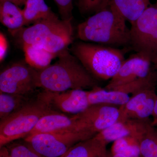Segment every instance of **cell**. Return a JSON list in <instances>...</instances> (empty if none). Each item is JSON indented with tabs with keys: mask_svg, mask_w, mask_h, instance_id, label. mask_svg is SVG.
Masks as SVG:
<instances>
[{
	"mask_svg": "<svg viewBox=\"0 0 157 157\" xmlns=\"http://www.w3.org/2000/svg\"><path fill=\"white\" fill-rule=\"evenodd\" d=\"M26 63L37 70L46 68L54 59L58 56L46 49L35 45L23 44Z\"/></svg>",
	"mask_w": 157,
	"mask_h": 157,
	"instance_id": "ac0fdd59",
	"label": "cell"
},
{
	"mask_svg": "<svg viewBox=\"0 0 157 157\" xmlns=\"http://www.w3.org/2000/svg\"><path fill=\"white\" fill-rule=\"evenodd\" d=\"M22 11L25 25L35 23L54 14L45 0H26Z\"/></svg>",
	"mask_w": 157,
	"mask_h": 157,
	"instance_id": "ffe728a7",
	"label": "cell"
},
{
	"mask_svg": "<svg viewBox=\"0 0 157 157\" xmlns=\"http://www.w3.org/2000/svg\"><path fill=\"white\" fill-rule=\"evenodd\" d=\"M88 100L90 105L97 104L120 107L125 105L130 99L128 94L115 90H107L96 86L87 91Z\"/></svg>",
	"mask_w": 157,
	"mask_h": 157,
	"instance_id": "e0dca14e",
	"label": "cell"
},
{
	"mask_svg": "<svg viewBox=\"0 0 157 157\" xmlns=\"http://www.w3.org/2000/svg\"><path fill=\"white\" fill-rule=\"evenodd\" d=\"M157 99L156 88L147 89L132 95L126 104L120 107L118 121L148 119L152 114Z\"/></svg>",
	"mask_w": 157,
	"mask_h": 157,
	"instance_id": "9c48e42d",
	"label": "cell"
},
{
	"mask_svg": "<svg viewBox=\"0 0 157 157\" xmlns=\"http://www.w3.org/2000/svg\"><path fill=\"white\" fill-rule=\"evenodd\" d=\"M45 91L54 109L63 113L75 115L90 106L87 91L76 89L60 92Z\"/></svg>",
	"mask_w": 157,
	"mask_h": 157,
	"instance_id": "7c38bea8",
	"label": "cell"
},
{
	"mask_svg": "<svg viewBox=\"0 0 157 157\" xmlns=\"http://www.w3.org/2000/svg\"><path fill=\"white\" fill-rule=\"evenodd\" d=\"M39 87V71L27 63H16L0 74V93L28 97Z\"/></svg>",
	"mask_w": 157,
	"mask_h": 157,
	"instance_id": "52a82bcc",
	"label": "cell"
},
{
	"mask_svg": "<svg viewBox=\"0 0 157 157\" xmlns=\"http://www.w3.org/2000/svg\"><path fill=\"white\" fill-rule=\"evenodd\" d=\"M157 83V74L153 71L146 77L138 78L113 90L122 92L128 95L132 94V95L144 90L156 88Z\"/></svg>",
	"mask_w": 157,
	"mask_h": 157,
	"instance_id": "cb8c5ba5",
	"label": "cell"
},
{
	"mask_svg": "<svg viewBox=\"0 0 157 157\" xmlns=\"http://www.w3.org/2000/svg\"><path fill=\"white\" fill-rule=\"evenodd\" d=\"M8 148L11 157H42L25 143L14 144Z\"/></svg>",
	"mask_w": 157,
	"mask_h": 157,
	"instance_id": "484cf974",
	"label": "cell"
},
{
	"mask_svg": "<svg viewBox=\"0 0 157 157\" xmlns=\"http://www.w3.org/2000/svg\"><path fill=\"white\" fill-rule=\"evenodd\" d=\"M54 109L45 90L29 100L19 109L0 121V147L14 140L25 138L44 115Z\"/></svg>",
	"mask_w": 157,
	"mask_h": 157,
	"instance_id": "277c9868",
	"label": "cell"
},
{
	"mask_svg": "<svg viewBox=\"0 0 157 157\" xmlns=\"http://www.w3.org/2000/svg\"><path fill=\"white\" fill-rule=\"evenodd\" d=\"M102 157H127L123 155L120 154H115L112 153L111 151L107 152V154Z\"/></svg>",
	"mask_w": 157,
	"mask_h": 157,
	"instance_id": "d6a6232c",
	"label": "cell"
},
{
	"mask_svg": "<svg viewBox=\"0 0 157 157\" xmlns=\"http://www.w3.org/2000/svg\"><path fill=\"white\" fill-rule=\"evenodd\" d=\"M81 41L117 47L131 45V30L113 4L97 12L77 26Z\"/></svg>",
	"mask_w": 157,
	"mask_h": 157,
	"instance_id": "6da1fadb",
	"label": "cell"
},
{
	"mask_svg": "<svg viewBox=\"0 0 157 157\" xmlns=\"http://www.w3.org/2000/svg\"><path fill=\"white\" fill-rule=\"evenodd\" d=\"M152 59L143 52H136L125 60L116 74L105 86V89L113 90L129 82L148 76L154 71Z\"/></svg>",
	"mask_w": 157,
	"mask_h": 157,
	"instance_id": "ba28073f",
	"label": "cell"
},
{
	"mask_svg": "<svg viewBox=\"0 0 157 157\" xmlns=\"http://www.w3.org/2000/svg\"><path fill=\"white\" fill-rule=\"evenodd\" d=\"M119 107L105 104H94L76 115L89 130L98 134L117 121Z\"/></svg>",
	"mask_w": 157,
	"mask_h": 157,
	"instance_id": "8fae6325",
	"label": "cell"
},
{
	"mask_svg": "<svg viewBox=\"0 0 157 157\" xmlns=\"http://www.w3.org/2000/svg\"><path fill=\"white\" fill-rule=\"evenodd\" d=\"M131 25V45L139 52L149 37L157 30V0Z\"/></svg>",
	"mask_w": 157,
	"mask_h": 157,
	"instance_id": "4fadbf2b",
	"label": "cell"
},
{
	"mask_svg": "<svg viewBox=\"0 0 157 157\" xmlns=\"http://www.w3.org/2000/svg\"><path fill=\"white\" fill-rule=\"evenodd\" d=\"M27 96L0 93V119L3 120L19 109L29 101Z\"/></svg>",
	"mask_w": 157,
	"mask_h": 157,
	"instance_id": "7402d4cb",
	"label": "cell"
},
{
	"mask_svg": "<svg viewBox=\"0 0 157 157\" xmlns=\"http://www.w3.org/2000/svg\"><path fill=\"white\" fill-rule=\"evenodd\" d=\"M151 0H113V4L131 23L135 21L151 5Z\"/></svg>",
	"mask_w": 157,
	"mask_h": 157,
	"instance_id": "d6986e66",
	"label": "cell"
},
{
	"mask_svg": "<svg viewBox=\"0 0 157 157\" xmlns=\"http://www.w3.org/2000/svg\"><path fill=\"white\" fill-rule=\"evenodd\" d=\"M1 42H0V48H1V53H0V59L2 62L4 60L6 57V53H7V49H8V44L7 41L5 36L3 34L1 33Z\"/></svg>",
	"mask_w": 157,
	"mask_h": 157,
	"instance_id": "f1b7e54d",
	"label": "cell"
},
{
	"mask_svg": "<svg viewBox=\"0 0 157 157\" xmlns=\"http://www.w3.org/2000/svg\"><path fill=\"white\" fill-rule=\"evenodd\" d=\"M58 8L62 19L72 20L73 0H54Z\"/></svg>",
	"mask_w": 157,
	"mask_h": 157,
	"instance_id": "83f0119b",
	"label": "cell"
},
{
	"mask_svg": "<svg viewBox=\"0 0 157 157\" xmlns=\"http://www.w3.org/2000/svg\"><path fill=\"white\" fill-rule=\"evenodd\" d=\"M97 134L87 130L62 133H42L24 138L25 143L42 157H61L76 144Z\"/></svg>",
	"mask_w": 157,
	"mask_h": 157,
	"instance_id": "8992f818",
	"label": "cell"
},
{
	"mask_svg": "<svg viewBox=\"0 0 157 157\" xmlns=\"http://www.w3.org/2000/svg\"><path fill=\"white\" fill-rule=\"evenodd\" d=\"M152 65L153 66L154 69L157 71V57L155 58L152 61Z\"/></svg>",
	"mask_w": 157,
	"mask_h": 157,
	"instance_id": "836d02e7",
	"label": "cell"
},
{
	"mask_svg": "<svg viewBox=\"0 0 157 157\" xmlns=\"http://www.w3.org/2000/svg\"><path fill=\"white\" fill-rule=\"evenodd\" d=\"M107 144L96 135L76 144L61 157H102L108 152Z\"/></svg>",
	"mask_w": 157,
	"mask_h": 157,
	"instance_id": "9a60e30c",
	"label": "cell"
},
{
	"mask_svg": "<svg viewBox=\"0 0 157 157\" xmlns=\"http://www.w3.org/2000/svg\"><path fill=\"white\" fill-rule=\"evenodd\" d=\"M0 148V157H11L8 147L4 146Z\"/></svg>",
	"mask_w": 157,
	"mask_h": 157,
	"instance_id": "4dcf8cb0",
	"label": "cell"
},
{
	"mask_svg": "<svg viewBox=\"0 0 157 157\" xmlns=\"http://www.w3.org/2000/svg\"><path fill=\"white\" fill-rule=\"evenodd\" d=\"M71 52L97 80H110L125 60L117 48L88 42H76Z\"/></svg>",
	"mask_w": 157,
	"mask_h": 157,
	"instance_id": "5b68a950",
	"label": "cell"
},
{
	"mask_svg": "<svg viewBox=\"0 0 157 157\" xmlns=\"http://www.w3.org/2000/svg\"><path fill=\"white\" fill-rule=\"evenodd\" d=\"M139 52L148 56L152 61L157 57V30L149 37Z\"/></svg>",
	"mask_w": 157,
	"mask_h": 157,
	"instance_id": "4316f807",
	"label": "cell"
},
{
	"mask_svg": "<svg viewBox=\"0 0 157 157\" xmlns=\"http://www.w3.org/2000/svg\"><path fill=\"white\" fill-rule=\"evenodd\" d=\"M133 126L132 120L125 121H117L112 125L98 133L96 136L108 144L120 138L132 135Z\"/></svg>",
	"mask_w": 157,
	"mask_h": 157,
	"instance_id": "44dd1931",
	"label": "cell"
},
{
	"mask_svg": "<svg viewBox=\"0 0 157 157\" xmlns=\"http://www.w3.org/2000/svg\"><path fill=\"white\" fill-rule=\"evenodd\" d=\"M5 1L11 2L14 3L16 6H18V7L22 6L23 5H25L23 0H5Z\"/></svg>",
	"mask_w": 157,
	"mask_h": 157,
	"instance_id": "1f68e13d",
	"label": "cell"
},
{
	"mask_svg": "<svg viewBox=\"0 0 157 157\" xmlns=\"http://www.w3.org/2000/svg\"><path fill=\"white\" fill-rule=\"evenodd\" d=\"M17 34L23 45L38 46L58 56L73 42V30L71 20L59 19L53 14L14 35Z\"/></svg>",
	"mask_w": 157,
	"mask_h": 157,
	"instance_id": "3957f363",
	"label": "cell"
},
{
	"mask_svg": "<svg viewBox=\"0 0 157 157\" xmlns=\"http://www.w3.org/2000/svg\"><path fill=\"white\" fill-rule=\"evenodd\" d=\"M0 21L14 35L25 26L22 10L11 2L0 0Z\"/></svg>",
	"mask_w": 157,
	"mask_h": 157,
	"instance_id": "2e32d148",
	"label": "cell"
},
{
	"mask_svg": "<svg viewBox=\"0 0 157 157\" xmlns=\"http://www.w3.org/2000/svg\"><path fill=\"white\" fill-rule=\"evenodd\" d=\"M152 121H151L152 124L154 126L157 127V99L155 104L154 109L152 114Z\"/></svg>",
	"mask_w": 157,
	"mask_h": 157,
	"instance_id": "f546056e",
	"label": "cell"
},
{
	"mask_svg": "<svg viewBox=\"0 0 157 157\" xmlns=\"http://www.w3.org/2000/svg\"><path fill=\"white\" fill-rule=\"evenodd\" d=\"M113 0H78V7L81 14L97 13L112 5Z\"/></svg>",
	"mask_w": 157,
	"mask_h": 157,
	"instance_id": "d4e9b609",
	"label": "cell"
},
{
	"mask_svg": "<svg viewBox=\"0 0 157 157\" xmlns=\"http://www.w3.org/2000/svg\"><path fill=\"white\" fill-rule=\"evenodd\" d=\"M58 57V60L54 63L38 70L39 87L47 91L60 92L98 86L97 80L68 49Z\"/></svg>",
	"mask_w": 157,
	"mask_h": 157,
	"instance_id": "7a4b0ae2",
	"label": "cell"
},
{
	"mask_svg": "<svg viewBox=\"0 0 157 157\" xmlns=\"http://www.w3.org/2000/svg\"><path fill=\"white\" fill-rule=\"evenodd\" d=\"M133 136L139 142V157H157V129L150 119L137 120L136 131Z\"/></svg>",
	"mask_w": 157,
	"mask_h": 157,
	"instance_id": "5bb4252c",
	"label": "cell"
},
{
	"mask_svg": "<svg viewBox=\"0 0 157 157\" xmlns=\"http://www.w3.org/2000/svg\"><path fill=\"white\" fill-rule=\"evenodd\" d=\"M111 152L127 157H139V142L135 136L132 135L120 138L113 142Z\"/></svg>",
	"mask_w": 157,
	"mask_h": 157,
	"instance_id": "603a6c76",
	"label": "cell"
},
{
	"mask_svg": "<svg viewBox=\"0 0 157 157\" xmlns=\"http://www.w3.org/2000/svg\"><path fill=\"white\" fill-rule=\"evenodd\" d=\"M26 1V0H23L24 2V3H25Z\"/></svg>",
	"mask_w": 157,
	"mask_h": 157,
	"instance_id": "e575fe53",
	"label": "cell"
},
{
	"mask_svg": "<svg viewBox=\"0 0 157 157\" xmlns=\"http://www.w3.org/2000/svg\"><path fill=\"white\" fill-rule=\"evenodd\" d=\"M82 130L91 131L76 114L68 116L56 111L42 117L28 136L42 133H62Z\"/></svg>",
	"mask_w": 157,
	"mask_h": 157,
	"instance_id": "30bf717a",
	"label": "cell"
}]
</instances>
